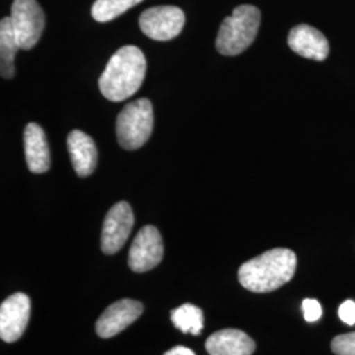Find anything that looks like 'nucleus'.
I'll list each match as a JSON object with an SVG mask.
<instances>
[{"instance_id":"f257e3e1","label":"nucleus","mask_w":355,"mask_h":355,"mask_svg":"<svg viewBox=\"0 0 355 355\" xmlns=\"http://www.w3.org/2000/svg\"><path fill=\"white\" fill-rule=\"evenodd\" d=\"M145 74L144 53L135 45H127L110 58L99 78V89L103 96L111 102L127 101L142 86Z\"/></svg>"},{"instance_id":"f03ea898","label":"nucleus","mask_w":355,"mask_h":355,"mask_svg":"<svg viewBox=\"0 0 355 355\" xmlns=\"http://www.w3.org/2000/svg\"><path fill=\"white\" fill-rule=\"evenodd\" d=\"M296 265V254L290 249L277 248L245 262L239 270V279L249 291H275L293 278Z\"/></svg>"},{"instance_id":"7ed1b4c3","label":"nucleus","mask_w":355,"mask_h":355,"mask_svg":"<svg viewBox=\"0 0 355 355\" xmlns=\"http://www.w3.org/2000/svg\"><path fill=\"white\" fill-rule=\"evenodd\" d=\"M261 24V11L250 6L242 4L234 8L233 13L225 17L216 38V49L223 55H237L246 51L257 37Z\"/></svg>"},{"instance_id":"20e7f679","label":"nucleus","mask_w":355,"mask_h":355,"mask_svg":"<svg viewBox=\"0 0 355 355\" xmlns=\"http://www.w3.org/2000/svg\"><path fill=\"white\" fill-rule=\"evenodd\" d=\"M154 125L153 105L149 99L128 103L116 120L119 145L125 150H136L149 140Z\"/></svg>"},{"instance_id":"39448f33","label":"nucleus","mask_w":355,"mask_h":355,"mask_svg":"<svg viewBox=\"0 0 355 355\" xmlns=\"http://www.w3.org/2000/svg\"><path fill=\"white\" fill-rule=\"evenodd\" d=\"M13 32L20 49L37 45L45 28V13L36 0H15L11 8Z\"/></svg>"},{"instance_id":"423d86ee","label":"nucleus","mask_w":355,"mask_h":355,"mask_svg":"<svg viewBox=\"0 0 355 355\" xmlns=\"http://www.w3.org/2000/svg\"><path fill=\"white\" fill-rule=\"evenodd\" d=\"M186 23L184 12L174 6H158L141 13L142 33L155 41H168L177 37Z\"/></svg>"},{"instance_id":"0eeeda50","label":"nucleus","mask_w":355,"mask_h":355,"mask_svg":"<svg viewBox=\"0 0 355 355\" xmlns=\"http://www.w3.org/2000/svg\"><path fill=\"white\" fill-rule=\"evenodd\" d=\"M164 241L158 229L146 225L139 230L129 249L128 263L135 272H146L161 263Z\"/></svg>"},{"instance_id":"6e6552de","label":"nucleus","mask_w":355,"mask_h":355,"mask_svg":"<svg viewBox=\"0 0 355 355\" xmlns=\"http://www.w3.org/2000/svg\"><path fill=\"white\" fill-rule=\"evenodd\" d=\"M135 225L132 207L127 202L114 204L104 218L102 250L105 254L117 253L127 242Z\"/></svg>"},{"instance_id":"1a4fd4ad","label":"nucleus","mask_w":355,"mask_h":355,"mask_svg":"<svg viewBox=\"0 0 355 355\" xmlns=\"http://www.w3.org/2000/svg\"><path fill=\"white\" fill-rule=\"evenodd\" d=\"M31 316V299L23 292L7 297L0 306V337L3 341L16 343L26 331Z\"/></svg>"},{"instance_id":"9d476101","label":"nucleus","mask_w":355,"mask_h":355,"mask_svg":"<svg viewBox=\"0 0 355 355\" xmlns=\"http://www.w3.org/2000/svg\"><path fill=\"white\" fill-rule=\"evenodd\" d=\"M144 306L140 302L123 299L110 305L96 322V333L102 338H111L120 331L127 329L140 318Z\"/></svg>"},{"instance_id":"9b49d317","label":"nucleus","mask_w":355,"mask_h":355,"mask_svg":"<svg viewBox=\"0 0 355 355\" xmlns=\"http://www.w3.org/2000/svg\"><path fill=\"white\" fill-rule=\"evenodd\" d=\"M287 41L291 51L308 60L324 61L329 54L328 40L313 26L300 24L292 28Z\"/></svg>"},{"instance_id":"f8f14e48","label":"nucleus","mask_w":355,"mask_h":355,"mask_svg":"<svg viewBox=\"0 0 355 355\" xmlns=\"http://www.w3.org/2000/svg\"><path fill=\"white\" fill-rule=\"evenodd\" d=\"M67 149L76 175L89 177L98 165V149L94 140L82 130H73L67 136Z\"/></svg>"},{"instance_id":"ddd939ff","label":"nucleus","mask_w":355,"mask_h":355,"mask_svg":"<svg viewBox=\"0 0 355 355\" xmlns=\"http://www.w3.org/2000/svg\"><path fill=\"white\" fill-rule=\"evenodd\" d=\"M26 165L31 173L44 174L51 168V153L44 129L29 123L24 130Z\"/></svg>"},{"instance_id":"4468645a","label":"nucleus","mask_w":355,"mask_h":355,"mask_svg":"<svg viewBox=\"0 0 355 355\" xmlns=\"http://www.w3.org/2000/svg\"><path fill=\"white\" fill-rule=\"evenodd\" d=\"M205 349L209 355H252L255 343L242 330L224 329L208 337Z\"/></svg>"},{"instance_id":"2eb2a0df","label":"nucleus","mask_w":355,"mask_h":355,"mask_svg":"<svg viewBox=\"0 0 355 355\" xmlns=\"http://www.w3.org/2000/svg\"><path fill=\"white\" fill-rule=\"evenodd\" d=\"M19 49L11 17H3L0 21V74L4 79H12L16 74L15 58Z\"/></svg>"},{"instance_id":"dca6fc26","label":"nucleus","mask_w":355,"mask_h":355,"mask_svg":"<svg viewBox=\"0 0 355 355\" xmlns=\"http://www.w3.org/2000/svg\"><path fill=\"white\" fill-rule=\"evenodd\" d=\"M171 321L180 331L193 336H199L204 328L203 312L196 305H180L171 312Z\"/></svg>"},{"instance_id":"f3484780","label":"nucleus","mask_w":355,"mask_h":355,"mask_svg":"<svg viewBox=\"0 0 355 355\" xmlns=\"http://www.w3.org/2000/svg\"><path fill=\"white\" fill-rule=\"evenodd\" d=\"M141 1L142 0H96L92 6L91 15L94 20L107 23L127 12L128 10L137 6Z\"/></svg>"},{"instance_id":"a211bd4d","label":"nucleus","mask_w":355,"mask_h":355,"mask_svg":"<svg viewBox=\"0 0 355 355\" xmlns=\"http://www.w3.org/2000/svg\"><path fill=\"white\" fill-rule=\"evenodd\" d=\"M331 350L337 355H355V331L333 338Z\"/></svg>"},{"instance_id":"6ab92c4d","label":"nucleus","mask_w":355,"mask_h":355,"mask_svg":"<svg viewBox=\"0 0 355 355\" xmlns=\"http://www.w3.org/2000/svg\"><path fill=\"white\" fill-rule=\"evenodd\" d=\"M303 312L305 321L316 322L322 316V308L315 299H305L303 302Z\"/></svg>"},{"instance_id":"aec40b11","label":"nucleus","mask_w":355,"mask_h":355,"mask_svg":"<svg viewBox=\"0 0 355 355\" xmlns=\"http://www.w3.org/2000/svg\"><path fill=\"white\" fill-rule=\"evenodd\" d=\"M340 318L343 320L345 324L347 325H354L355 324V303L353 300H346L341 304L338 309Z\"/></svg>"},{"instance_id":"412c9836","label":"nucleus","mask_w":355,"mask_h":355,"mask_svg":"<svg viewBox=\"0 0 355 355\" xmlns=\"http://www.w3.org/2000/svg\"><path fill=\"white\" fill-rule=\"evenodd\" d=\"M164 355H195V353L189 349V347H184V346H175L173 347L171 350L166 352Z\"/></svg>"}]
</instances>
